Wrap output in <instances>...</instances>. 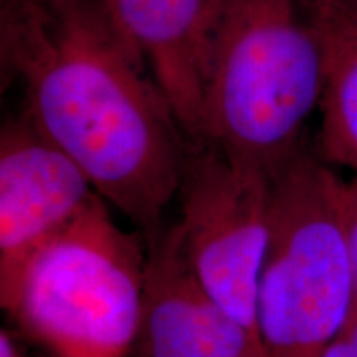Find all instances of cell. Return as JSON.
<instances>
[{"mask_svg":"<svg viewBox=\"0 0 357 357\" xmlns=\"http://www.w3.org/2000/svg\"><path fill=\"white\" fill-rule=\"evenodd\" d=\"M0 357H30L26 352H24L13 341L10 333L7 329H2L0 333Z\"/></svg>","mask_w":357,"mask_h":357,"instance_id":"cell-12","label":"cell"},{"mask_svg":"<svg viewBox=\"0 0 357 357\" xmlns=\"http://www.w3.org/2000/svg\"><path fill=\"white\" fill-rule=\"evenodd\" d=\"M342 178L303 146L271 177L270 235L257 287L265 357H318L356 305Z\"/></svg>","mask_w":357,"mask_h":357,"instance_id":"cell-3","label":"cell"},{"mask_svg":"<svg viewBox=\"0 0 357 357\" xmlns=\"http://www.w3.org/2000/svg\"><path fill=\"white\" fill-rule=\"evenodd\" d=\"M146 253L100 195L0 287L15 324L52 357H129Z\"/></svg>","mask_w":357,"mask_h":357,"instance_id":"cell-4","label":"cell"},{"mask_svg":"<svg viewBox=\"0 0 357 357\" xmlns=\"http://www.w3.org/2000/svg\"><path fill=\"white\" fill-rule=\"evenodd\" d=\"M98 197L83 169L22 113L0 132V287Z\"/></svg>","mask_w":357,"mask_h":357,"instance_id":"cell-6","label":"cell"},{"mask_svg":"<svg viewBox=\"0 0 357 357\" xmlns=\"http://www.w3.org/2000/svg\"><path fill=\"white\" fill-rule=\"evenodd\" d=\"M176 229L199 280L257 331V287L270 235L271 177L208 144L187 146Z\"/></svg>","mask_w":357,"mask_h":357,"instance_id":"cell-5","label":"cell"},{"mask_svg":"<svg viewBox=\"0 0 357 357\" xmlns=\"http://www.w3.org/2000/svg\"><path fill=\"white\" fill-rule=\"evenodd\" d=\"M318 357H357V301L344 328Z\"/></svg>","mask_w":357,"mask_h":357,"instance_id":"cell-11","label":"cell"},{"mask_svg":"<svg viewBox=\"0 0 357 357\" xmlns=\"http://www.w3.org/2000/svg\"><path fill=\"white\" fill-rule=\"evenodd\" d=\"M48 2H63V0H48Z\"/></svg>","mask_w":357,"mask_h":357,"instance_id":"cell-14","label":"cell"},{"mask_svg":"<svg viewBox=\"0 0 357 357\" xmlns=\"http://www.w3.org/2000/svg\"><path fill=\"white\" fill-rule=\"evenodd\" d=\"M149 235L139 326L129 357H265L258 334L199 280L176 225Z\"/></svg>","mask_w":357,"mask_h":357,"instance_id":"cell-7","label":"cell"},{"mask_svg":"<svg viewBox=\"0 0 357 357\" xmlns=\"http://www.w3.org/2000/svg\"><path fill=\"white\" fill-rule=\"evenodd\" d=\"M3 77L24 114L147 234L177 197L189 141L102 0H2Z\"/></svg>","mask_w":357,"mask_h":357,"instance_id":"cell-1","label":"cell"},{"mask_svg":"<svg viewBox=\"0 0 357 357\" xmlns=\"http://www.w3.org/2000/svg\"><path fill=\"white\" fill-rule=\"evenodd\" d=\"M342 212H344L347 236H349L352 263L356 275V301H357V176L351 181H342L341 189Z\"/></svg>","mask_w":357,"mask_h":357,"instance_id":"cell-10","label":"cell"},{"mask_svg":"<svg viewBox=\"0 0 357 357\" xmlns=\"http://www.w3.org/2000/svg\"><path fill=\"white\" fill-rule=\"evenodd\" d=\"M324 58L318 154L357 176V13L337 0H305Z\"/></svg>","mask_w":357,"mask_h":357,"instance_id":"cell-9","label":"cell"},{"mask_svg":"<svg viewBox=\"0 0 357 357\" xmlns=\"http://www.w3.org/2000/svg\"><path fill=\"white\" fill-rule=\"evenodd\" d=\"M323 83L305 0H222L197 144L273 177L305 146Z\"/></svg>","mask_w":357,"mask_h":357,"instance_id":"cell-2","label":"cell"},{"mask_svg":"<svg viewBox=\"0 0 357 357\" xmlns=\"http://www.w3.org/2000/svg\"><path fill=\"white\" fill-rule=\"evenodd\" d=\"M337 2H341L342 6H346L347 8H351V10L357 13V0H337Z\"/></svg>","mask_w":357,"mask_h":357,"instance_id":"cell-13","label":"cell"},{"mask_svg":"<svg viewBox=\"0 0 357 357\" xmlns=\"http://www.w3.org/2000/svg\"><path fill=\"white\" fill-rule=\"evenodd\" d=\"M102 6L149 70L187 141L197 144L222 0H102Z\"/></svg>","mask_w":357,"mask_h":357,"instance_id":"cell-8","label":"cell"}]
</instances>
